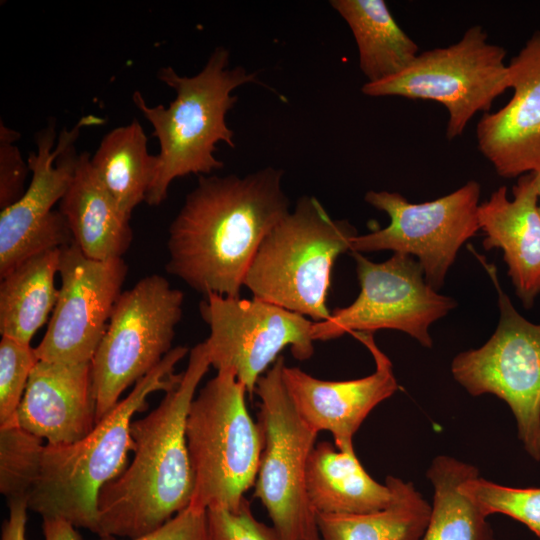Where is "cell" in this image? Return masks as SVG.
Here are the masks:
<instances>
[{
	"mask_svg": "<svg viewBox=\"0 0 540 540\" xmlns=\"http://www.w3.org/2000/svg\"><path fill=\"white\" fill-rule=\"evenodd\" d=\"M499 187L480 203L478 220L485 250L500 248L516 295L530 309L540 293V211L535 174L518 177L512 188Z\"/></svg>",
	"mask_w": 540,
	"mask_h": 540,
	"instance_id": "19",
	"label": "cell"
},
{
	"mask_svg": "<svg viewBox=\"0 0 540 540\" xmlns=\"http://www.w3.org/2000/svg\"><path fill=\"white\" fill-rule=\"evenodd\" d=\"M357 231L331 218L320 201L302 196L261 242L244 278L255 298L327 320L331 272L339 255L350 252Z\"/></svg>",
	"mask_w": 540,
	"mask_h": 540,
	"instance_id": "5",
	"label": "cell"
},
{
	"mask_svg": "<svg viewBox=\"0 0 540 540\" xmlns=\"http://www.w3.org/2000/svg\"><path fill=\"white\" fill-rule=\"evenodd\" d=\"M101 121L91 115L81 118L72 129H62L56 145L55 123L36 133L37 150L27 160L32 173L29 186L0 213V277L33 255L73 243L65 217L52 208L74 177L79 159L75 142L81 128Z\"/></svg>",
	"mask_w": 540,
	"mask_h": 540,
	"instance_id": "14",
	"label": "cell"
},
{
	"mask_svg": "<svg viewBox=\"0 0 540 540\" xmlns=\"http://www.w3.org/2000/svg\"><path fill=\"white\" fill-rule=\"evenodd\" d=\"M189 349L173 348L141 378L81 440L44 448L40 476L28 497V507L42 518L63 519L75 528L97 534V500L102 487L126 468L133 450L130 435L135 413L148 408L147 398L179 383L176 364Z\"/></svg>",
	"mask_w": 540,
	"mask_h": 540,
	"instance_id": "3",
	"label": "cell"
},
{
	"mask_svg": "<svg viewBox=\"0 0 540 540\" xmlns=\"http://www.w3.org/2000/svg\"><path fill=\"white\" fill-rule=\"evenodd\" d=\"M506 50L488 41L480 25L469 27L459 41L421 52L400 73L366 82L361 91L371 97L398 96L441 103L448 111L446 138L462 135L469 121L490 110L510 88Z\"/></svg>",
	"mask_w": 540,
	"mask_h": 540,
	"instance_id": "7",
	"label": "cell"
},
{
	"mask_svg": "<svg viewBox=\"0 0 540 540\" xmlns=\"http://www.w3.org/2000/svg\"><path fill=\"white\" fill-rule=\"evenodd\" d=\"M44 540H82L76 528L57 518H43Z\"/></svg>",
	"mask_w": 540,
	"mask_h": 540,
	"instance_id": "34",
	"label": "cell"
},
{
	"mask_svg": "<svg viewBox=\"0 0 540 540\" xmlns=\"http://www.w3.org/2000/svg\"><path fill=\"white\" fill-rule=\"evenodd\" d=\"M244 385L218 370L195 395L186 420L193 474L190 506L236 510L255 484L263 436L247 409Z\"/></svg>",
	"mask_w": 540,
	"mask_h": 540,
	"instance_id": "6",
	"label": "cell"
},
{
	"mask_svg": "<svg viewBox=\"0 0 540 540\" xmlns=\"http://www.w3.org/2000/svg\"><path fill=\"white\" fill-rule=\"evenodd\" d=\"M284 364L280 355L256 384L263 449L254 496L282 540H321L306 490L307 463L318 433L301 418L286 390Z\"/></svg>",
	"mask_w": 540,
	"mask_h": 540,
	"instance_id": "9",
	"label": "cell"
},
{
	"mask_svg": "<svg viewBox=\"0 0 540 540\" xmlns=\"http://www.w3.org/2000/svg\"><path fill=\"white\" fill-rule=\"evenodd\" d=\"M330 4L353 34L359 67L367 82H378L400 73L420 53L418 45L398 25L384 0H332Z\"/></svg>",
	"mask_w": 540,
	"mask_h": 540,
	"instance_id": "22",
	"label": "cell"
},
{
	"mask_svg": "<svg viewBox=\"0 0 540 540\" xmlns=\"http://www.w3.org/2000/svg\"><path fill=\"white\" fill-rule=\"evenodd\" d=\"M20 134L0 124V207L15 203L25 192L24 183L30 171L15 142Z\"/></svg>",
	"mask_w": 540,
	"mask_h": 540,
	"instance_id": "31",
	"label": "cell"
},
{
	"mask_svg": "<svg viewBox=\"0 0 540 540\" xmlns=\"http://www.w3.org/2000/svg\"><path fill=\"white\" fill-rule=\"evenodd\" d=\"M123 258H88L74 242L60 248L58 299L35 348L39 360L91 362L122 293Z\"/></svg>",
	"mask_w": 540,
	"mask_h": 540,
	"instance_id": "15",
	"label": "cell"
},
{
	"mask_svg": "<svg viewBox=\"0 0 540 540\" xmlns=\"http://www.w3.org/2000/svg\"><path fill=\"white\" fill-rule=\"evenodd\" d=\"M351 255L360 293L349 306L336 308L327 320L313 322V340L328 341L346 333L393 329L431 348L430 325L454 309L456 301L438 294L425 281L420 263L410 255L394 253L381 263L372 262L361 253Z\"/></svg>",
	"mask_w": 540,
	"mask_h": 540,
	"instance_id": "12",
	"label": "cell"
},
{
	"mask_svg": "<svg viewBox=\"0 0 540 540\" xmlns=\"http://www.w3.org/2000/svg\"><path fill=\"white\" fill-rule=\"evenodd\" d=\"M9 516L3 523L1 540H26L28 498L8 500Z\"/></svg>",
	"mask_w": 540,
	"mask_h": 540,
	"instance_id": "33",
	"label": "cell"
},
{
	"mask_svg": "<svg viewBox=\"0 0 540 540\" xmlns=\"http://www.w3.org/2000/svg\"><path fill=\"white\" fill-rule=\"evenodd\" d=\"M513 95L476 126L481 154L505 178L540 174V31L508 63Z\"/></svg>",
	"mask_w": 540,
	"mask_h": 540,
	"instance_id": "17",
	"label": "cell"
},
{
	"mask_svg": "<svg viewBox=\"0 0 540 540\" xmlns=\"http://www.w3.org/2000/svg\"><path fill=\"white\" fill-rule=\"evenodd\" d=\"M70 228L73 242L95 260L122 258L131 245L133 232L99 180L91 156L79 154L74 177L58 209Z\"/></svg>",
	"mask_w": 540,
	"mask_h": 540,
	"instance_id": "20",
	"label": "cell"
},
{
	"mask_svg": "<svg viewBox=\"0 0 540 540\" xmlns=\"http://www.w3.org/2000/svg\"><path fill=\"white\" fill-rule=\"evenodd\" d=\"M283 171L200 176L169 227L166 271L204 296L240 297L264 237L289 212Z\"/></svg>",
	"mask_w": 540,
	"mask_h": 540,
	"instance_id": "1",
	"label": "cell"
},
{
	"mask_svg": "<svg viewBox=\"0 0 540 540\" xmlns=\"http://www.w3.org/2000/svg\"><path fill=\"white\" fill-rule=\"evenodd\" d=\"M16 421L49 445L84 438L96 424L91 362L39 360L30 374Z\"/></svg>",
	"mask_w": 540,
	"mask_h": 540,
	"instance_id": "18",
	"label": "cell"
},
{
	"mask_svg": "<svg viewBox=\"0 0 540 540\" xmlns=\"http://www.w3.org/2000/svg\"><path fill=\"white\" fill-rule=\"evenodd\" d=\"M371 353L375 371L363 378L328 381L284 364L282 378L301 418L316 433L328 431L340 451H352L353 437L369 413L399 388L393 366L377 346L373 334L355 332Z\"/></svg>",
	"mask_w": 540,
	"mask_h": 540,
	"instance_id": "16",
	"label": "cell"
},
{
	"mask_svg": "<svg viewBox=\"0 0 540 540\" xmlns=\"http://www.w3.org/2000/svg\"><path fill=\"white\" fill-rule=\"evenodd\" d=\"M495 277L497 328L481 347L456 355L451 372L469 394H493L505 401L526 452L540 461V324L516 311Z\"/></svg>",
	"mask_w": 540,
	"mask_h": 540,
	"instance_id": "10",
	"label": "cell"
},
{
	"mask_svg": "<svg viewBox=\"0 0 540 540\" xmlns=\"http://www.w3.org/2000/svg\"><path fill=\"white\" fill-rule=\"evenodd\" d=\"M99 540H114L100 538ZM129 540H214L207 510L188 505L159 528Z\"/></svg>",
	"mask_w": 540,
	"mask_h": 540,
	"instance_id": "32",
	"label": "cell"
},
{
	"mask_svg": "<svg viewBox=\"0 0 540 540\" xmlns=\"http://www.w3.org/2000/svg\"><path fill=\"white\" fill-rule=\"evenodd\" d=\"M210 364L205 341L189 353L181 380L148 415L132 421L131 463L105 484L97 500L100 538L143 536L185 509L193 493L186 420Z\"/></svg>",
	"mask_w": 540,
	"mask_h": 540,
	"instance_id": "2",
	"label": "cell"
},
{
	"mask_svg": "<svg viewBox=\"0 0 540 540\" xmlns=\"http://www.w3.org/2000/svg\"><path fill=\"white\" fill-rule=\"evenodd\" d=\"M207 514L214 540H282L273 526L255 518L246 498L236 510L211 507Z\"/></svg>",
	"mask_w": 540,
	"mask_h": 540,
	"instance_id": "30",
	"label": "cell"
},
{
	"mask_svg": "<svg viewBox=\"0 0 540 540\" xmlns=\"http://www.w3.org/2000/svg\"><path fill=\"white\" fill-rule=\"evenodd\" d=\"M461 489L486 517L507 515L540 539V488L503 486L480 477L478 472L468 477Z\"/></svg>",
	"mask_w": 540,
	"mask_h": 540,
	"instance_id": "28",
	"label": "cell"
},
{
	"mask_svg": "<svg viewBox=\"0 0 540 540\" xmlns=\"http://www.w3.org/2000/svg\"><path fill=\"white\" fill-rule=\"evenodd\" d=\"M147 143L143 127L134 119L107 133L91 156L99 180L128 220L145 201L156 173L158 158L148 152Z\"/></svg>",
	"mask_w": 540,
	"mask_h": 540,
	"instance_id": "24",
	"label": "cell"
},
{
	"mask_svg": "<svg viewBox=\"0 0 540 540\" xmlns=\"http://www.w3.org/2000/svg\"><path fill=\"white\" fill-rule=\"evenodd\" d=\"M535 177H536V187H537V192H538V197H539L538 206H539V211H540V174H535Z\"/></svg>",
	"mask_w": 540,
	"mask_h": 540,
	"instance_id": "35",
	"label": "cell"
},
{
	"mask_svg": "<svg viewBox=\"0 0 540 540\" xmlns=\"http://www.w3.org/2000/svg\"><path fill=\"white\" fill-rule=\"evenodd\" d=\"M478 472L475 466L448 455L433 459L426 475L434 497L421 540H496L487 517L461 489Z\"/></svg>",
	"mask_w": 540,
	"mask_h": 540,
	"instance_id": "26",
	"label": "cell"
},
{
	"mask_svg": "<svg viewBox=\"0 0 540 540\" xmlns=\"http://www.w3.org/2000/svg\"><path fill=\"white\" fill-rule=\"evenodd\" d=\"M183 292L159 274L123 291L91 360L96 423L173 349Z\"/></svg>",
	"mask_w": 540,
	"mask_h": 540,
	"instance_id": "8",
	"label": "cell"
},
{
	"mask_svg": "<svg viewBox=\"0 0 540 540\" xmlns=\"http://www.w3.org/2000/svg\"><path fill=\"white\" fill-rule=\"evenodd\" d=\"M199 310L210 328L205 342L211 366L231 369L250 397L283 349L300 361L314 353L313 321L273 303L209 294Z\"/></svg>",
	"mask_w": 540,
	"mask_h": 540,
	"instance_id": "13",
	"label": "cell"
},
{
	"mask_svg": "<svg viewBox=\"0 0 540 540\" xmlns=\"http://www.w3.org/2000/svg\"><path fill=\"white\" fill-rule=\"evenodd\" d=\"M60 248L33 255L0 283V334L30 344L56 305Z\"/></svg>",
	"mask_w": 540,
	"mask_h": 540,
	"instance_id": "23",
	"label": "cell"
},
{
	"mask_svg": "<svg viewBox=\"0 0 540 540\" xmlns=\"http://www.w3.org/2000/svg\"><path fill=\"white\" fill-rule=\"evenodd\" d=\"M481 186L470 180L452 193L411 203L397 192L368 191L365 201L385 212L388 226L351 241L350 253L391 250L416 256L425 281L440 289L461 246L478 230Z\"/></svg>",
	"mask_w": 540,
	"mask_h": 540,
	"instance_id": "11",
	"label": "cell"
},
{
	"mask_svg": "<svg viewBox=\"0 0 540 540\" xmlns=\"http://www.w3.org/2000/svg\"><path fill=\"white\" fill-rule=\"evenodd\" d=\"M39 359L35 348L13 338L0 341V427L17 424V411Z\"/></svg>",
	"mask_w": 540,
	"mask_h": 540,
	"instance_id": "29",
	"label": "cell"
},
{
	"mask_svg": "<svg viewBox=\"0 0 540 540\" xmlns=\"http://www.w3.org/2000/svg\"><path fill=\"white\" fill-rule=\"evenodd\" d=\"M306 490L316 514H365L387 508L395 492L389 478L378 483L352 451L328 441L313 447L306 471Z\"/></svg>",
	"mask_w": 540,
	"mask_h": 540,
	"instance_id": "21",
	"label": "cell"
},
{
	"mask_svg": "<svg viewBox=\"0 0 540 540\" xmlns=\"http://www.w3.org/2000/svg\"><path fill=\"white\" fill-rule=\"evenodd\" d=\"M229 56L224 47L215 48L203 69L190 77L162 67L159 80L176 92L168 107L149 106L139 91L134 92L133 102L151 123L152 135L160 144L155 177L145 199L148 205H160L178 177L223 168L214 156L217 143L235 146L234 132L225 119L238 100L232 92L260 81L256 73L241 66L228 68Z\"/></svg>",
	"mask_w": 540,
	"mask_h": 540,
	"instance_id": "4",
	"label": "cell"
},
{
	"mask_svg": "<svg viewBox=\"0 0 540 540\" xmlns=\"http://www.w3.org/2000/svg\"><path fill=\"white\" fill-rule=\"evenodd\" d=\"M43 439L18 424L0 427V492L28 498L41 472Z\"/></svg>",
	"mask_w": 540,
	"mask_h": 540,
	"instance_id": "27",
	"label": "cell"
},
{
	"mask_svg": "<svg viewBox=\"0 0 540 540\" xmlns=\"http://www.w3.org/2000/svg\"><path fill=\"white\" fill-rule=\"evenodd\" d=\"M395 497L385 509L365 514H316L321 540H421L431 505L411 482L388 476Z\"/></svg>",
	"mask_w": 540,
	"mask_h": 540,
	"instance_id": "25",
	"label": "cell"
}]
</instances>
